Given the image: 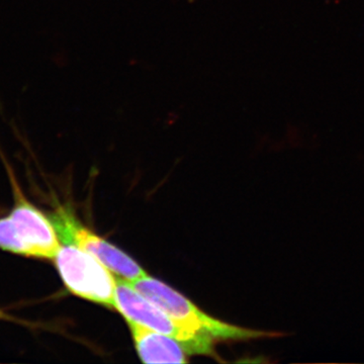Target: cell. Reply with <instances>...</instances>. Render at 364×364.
<instances>
[{"instance_id": "cell-1", "label": "cell", "mask_w": 364, "mask_h": 364, "mask_svg": "<svg viewBox=\"0 0 364 364\" xmlns=\"http://www.w3.org/2000/svg\"><path fill=\"white\" fill-rule=\"evenodd\" d=\"M11 183L14 207L0 219V248L26 257L54 260L62 244L54 225L23 196L14 177Z\"/></svg>"}, {"instance_id": "cell-3", "label": "cell", "mask_w": 364, "mask_h": 364, "mask_svg": "<svg viewBox=\"0 0 364 364\" xmlns=\"http://www.w3.org/2000/svg\"><path fill=\"white\" fill-rule=\"evenodd\" d=\"M61 243L54 261L66 289L79 298L114 309L117 279L112 270L92 254Z\"/></svg>"}, {"instance_id": "cell-7", "label": "cell", "mask_w": 364, "mask_h": 364, "mask_svg": "<svg viewBox=\"0 0 364 364\" xmlns=\"http://www.w3.org/2000/svg\"><path fill=\"white\" fill-rule=\"evenodd\" d=\"M11 317L9 315H7L6 313H4V311L0 310V320H11Z\"/></svg>"}, {"instance_id": "cell-6", "label": "cell", "mask_w": 364, "mask_h": 364, "mask_svg": "<svg viewBox=\"0 0 364 364\" xmlns=\"http://www.w3.org/2000/svg\"><path fill=\"white\" fill-rule=\"evenodd\" d=\"M139 358L145 363H186L188 352L176 339L150 328L127 321Z\"/></svg>"}, {"instance_id": "cell-2", "label": "cell", "mask_w": 364, "mask_h": 364, "mask_svg": "<svg viewBox=\"0 0 364 364\" xmlns=\"http://www.w3.org/2000/svg\"><path fill=\"white\" fill-rule=\"evenodd\" d=\"M129 282L189 331L222 340L268 338L284 335L282 333L259 331L222 322L203 312L176 289L148 274Z\"/></svg>"}, {"instance_id": "cell-5", "label": "cell", "mask_w": 364, "mask_h": 364, "mask_svg": "<svg viewBox=\"0 0 364 364\" xmlns=\"http://www.w3.org/2000/svg\"><path fill=\"white\" fill-rule=\"evenodd\" d=\"M49 218L61 242L73 244L86 252L92 254L119 277L133 282L147 275L142 267L133 258L93 233L78 221L71 210L60 207Z\"/></svg>"}, {"instance_id": "cell-4", "label": "cell", "mask_w": 364, "mask_h": 364, "mask_svg": "<svg viewBox=\"0 0 364 364\" xmlns=\"http://www.w3.org/2000/svg\"><path fill=\"white\" fill-rule=\"evenodd\" d=\"M126 321H133L176 339L188 354L215 355L214 338L191 332L136 291L128 280L117 279L116 305Z\"/></svg>"}]
</instances>
